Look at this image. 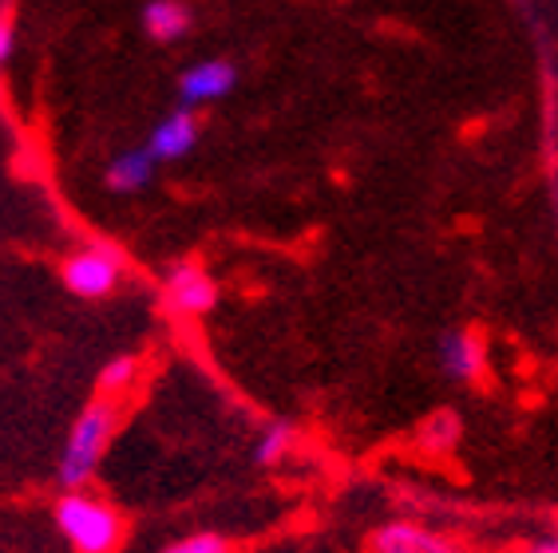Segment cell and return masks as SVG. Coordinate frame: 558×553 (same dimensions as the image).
I'll list each match as a JSON object with an SVG mask.
<instances>
[{"label": "cell", "instance_id": "cell-3", "mask_svg": "<svg viewBox=\"0 0 558 553\" xmlns=\"http://www.w3.org/2000/svg\"><path fill=\"white\" fill-rule=\"evenodd\" d=\"M123 254L111 242H87L60 261V285L80 300H108L123 281Z\"/></svg>", "mask_w": 558, "mask_h": 553}, {"label": "cell", "instance_id": "cell-6", "mask_svg": "<svg viewBox=\"0 0 558 553\" xmlns=\"http://www.w3.org/2000/svg\"><path fill=\"white\" fill-rule=\"evenodd\" d=\"M368 550L373 553H468L456 538H448V533H440V530H428V526H420V521H409V518L385 521V526L373 533Z\"/></svg>", "mask_w": 558, "mask_h": 553}, {"label": "cell", "instance_id": "cell-10", "mask_svg": "<svg viewBox=\"0 0 558 553\" xmlns=\"http://www.w3.org/2000/svg\"><path fill=\"white\" fill-rule=\"evenodd\" d=\"M155 167H159V162L150 159L147 147L123 150V155H116V159L108 162L104 182H108L111 194H135V191H143V186H150V179H155Z\"/></svg>", "mask_w": 558, "mask_h": 553}, {"label": "cell", "instance_id": "cell-8", "mask_svg": "<svg viewBox=\"0 0 558 553\" xmlns=\"http://www.w3.org/2000/svg\"><path fill=\"white\" fill-rule=\"evenodd\" d=\"M238 84V67L230 60H198L194 67H186L183 79H179V96L186 107L198 103H215L226 99Z\"/></svg>", "mask_w": 558, "mask_h": 553}, {"label": "cell", "instance_id": "cell-1", "mask_svg": "<svg viewBox=\"0 0 558 553\" xmlns=\"http://www.w3.org/2000/svg\"><path fill=\"white\" fill-rule=\"evenodd\" d=\"M119 419H123V407L111 395H96L92 404L80 411V419L68 431V443L60 451V467H56V479L64 490H80L96 479L99 463L108 455L111 435L119 431Z\"/></svg>", "mask_w": 558, "mask_h": 553}, {"label": "cell", "instance_id": "cell-16", "mask_svg": "<svg viewBox=\"0 0 558 553\" xmlns=\"http://www.w3.org/2000/svg\"><path fill=\"white\" fill-rule=\"evenodd\" d=\"M9 52H12V28L9 21H0V64L9 60Z\"/></svg>", "mask_w": 558, "mask_h": 553}, {"label": "cell", "instance_id": "cell-15", "mask_svg": "<svg viewBox=\"0 0 558 553\" xmlns=\"http://www.w3.org/2000/svg\"><path fill=\"white\" fill-rule=\"evenodd\" d=\"M523 553H558V530H547V533H538L535 542L526 545Z\"/></svg>", "mask_w": 558, "mask_h": 553}, {"label": "cell", "instance_id": "cell-13", "mask_svg": "<svg viewBox=\"0 0 558 553\" xmlns=\"http://www.w3.org/2000/svg\"><path fill=\"white\" fill-rule=\"evenodd\" d=\"M135 380H140V360H135V356H116V360H108L104 372H99V395L123 400Z\"/></svg>", "mask_w": 558, "mask_h": 553}, {"label": "cell", "instance_id": "cell-7", "mask_svg": "<svg viewBox=\"0 0 558 553\" xmlns=\"http://www.w3.org/2000/svg\"><path fill=\"white\" fill-rule=\"evenodd\" d=\"M194 143H198V115H194V107L183 103L179 111H171L167 119L155 123V131L147 138V150L155 162H179L191 155Z\"/></svg>", "mask_w": 558, "mask_h": 553}, {"label": "cell", "instance_id": "cell-4", "mask_svg": "<svg viewBox=\"0 0 558 553\" xmlns=\"http://www.w3.org/2000/svg\"><path fill=\"white\" fill-rule=\"evenodd\" d=\"M162 305L174 317H206L210 309H218V281L210 276V269L183 257L162 269Z\"/></svg>", "mask_w": 558, "mask_h": 553}, {"label": "cell", "instance_id": "cell-2", "mask_svg": "<svg viewBox=\"0 0 558 553\" xmlns=\"http://www.w3.org/2000/svg\"><path fill=\"white\" fill-rule=\"evenodd\" d=\"M52 521L60 538L72 545V553H116L123 545V538H128L123 514L87 487L64 490L60 502H56Z\"/></svg>", "mask_w": 558, "mask_h": 553}, {"label": "cell", "instance_id": "cell-9", "mask_svg": "<svg viewBox=\"0 0 558 553\" xmlns=\"http://www.w3.org/2000/svg\"><path fill=\"white\" fill-rule=\"evenodd\" d=\"M460 439H463V419L451 411V407H440V411H432L428 419L416 427L412 443H416V451H424V455L444 458L460 447Z\"/></svg>", "mask_w": 558, "mask_h": 553}, {"label": "cell", "instance_id": "cell-12", "mask_svg": "<svg viewBox=\"0 0 558 553\" xmlns=\"http://www.w3.org/2000/svg\"><path fill=\"white\" fill-rule=\"evenodd\" d=\"M293 443H298V423L293 419H274V423L262 427L258 443H254V463L262 470L281 467V458H290Z\"/></svg>", "mask_w": 558, "mask_h": 553}, {"label": "cell", "instance_id": "cell-14", "mask_svg": "<svg viewBox=\"0 0 558 553\" xmlns=\"http://www.w3.org/2000/svg\"><path fill=\"white\" fill-rule=\"evenodd\" d=\"M159 553H238L234 538H226L218 530H198V533H186L179 542L162 545Z\"/></svg>", "mask_w": 558, "mask_h": 553}, {"label": "cell", "instance_id": "cell-11", "mask_svg": "<svg viewBox=\"0 0 558 553\" xmlns=\"http://www.w3.org/2000/svg\"><path fill=\"white\" fill-rule=\"evenodd\" d=\"M191 9H186L183 0H150L147 9H143V28L155 44H174L183 40L191 33Z\"/></svg>", "mask_w": 558, "mask_h": 553}, {"label": "cell", "instance_id": "cell-5", "mask_svg": "<svg viewBox=\"0 0 558 553\" xmlns=\"http://www.w3.org/2000/svg\"><path fill=\"white\" fill-rule=\"evenodd\" d=\"M436 364L451 383H475L487 372V341L480 329H444Z\"/></svg>", "mask_w": 558, "mask_h": 553}]
</instances>
